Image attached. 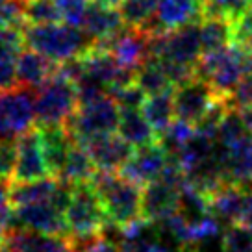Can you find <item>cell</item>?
Segmentation results:
<instances>
[{
    "label": "cell",
    "mask_w": 252,
    "mask_h": 252,
    "mask_svg": "<svg viewBox=\"0 0 252 252\" xmlns=\"http://www.w3.org/2000/svg\"><path fill=\"white\" fill-rule=\"evenodd\" d=\"M58 8L62 9V15L65 23L72 24V26H80L84 23V15L89 6V0H56Z\"/></svg>",
    "instance_id": "obj_38"
},
{
    "label": "cell",
    "mask_w": 252,
    "mask_h": 252,
    "mask_svg": "<svg viewBox=\"0 0 252 252\" xmlns=\"http://www.w3.org/2000/svg\"><path fill=\"white\" fill-rule=\"evenodd\" d=\"M245 134H249V132H247V126H245L243 117H241V111L236 108H228L222 121H220L215 141L228 147L232 143H236L237 139H241Z\"/></svg>",
    "instance_id": "obj_31"
},
{
    "label": "cell",
    "mask_w": 252,
    "mask_h": 252,
    "mask_svg": "<svg viewBox=\"0 0 252 252\" xmlns=\"http://www.w3.org/2000/svg\"><path fill=\"white\" fill-rule=\"evenodd\" d=\"M198 30H200L202 54L215 52L234 43L232 21L224 17H202L198 23Z\"/></svg>",
    "instance_id": "obj_24"
},
{
    "label": "cell",
    "mask_w": 252,
    "mask_h": 252,
    "mask_svg": "<svg viewBox=\"0 0 252 252\" xmlns=\"http://www.w3.org/2000/svg\"><path fill=\"white\" fill-rule=\"evenodd\" d=\"M35 121V89L17 86L0 91V141L30 130Z\"/></svg>",
    "instance_id": "obj_8"
},
{
    "label": "cell",
    "mask_w": 252,
    "mask_h": 252,
    "mask_svg": "<svg viewBox=\"0 0 252 252\" xmlns=\"http://www.w3.org/2000/svg\"><path fill=\"white\" fill-rule=\"evenodd\" d=\"M93 4H100V6H108V8H121V4L125 0H89Z\"/></svg>",
    "instance_id": "obj_43"
},
{
    "label": "cell",
    "mask_w": 252,
    "mask_h": 252,
    "mask_svg": "<svg viewBox=\"0 0 252 252\" xmlns=\"http://www.w3.org/2000/svg\"><path fill=\"white\" fill-rule=\"evenodd\" d=\"M23 2H26V0H23Z\"/></svg>",
    "instance_id": "obj_47"
},
{
    "label": "cell",
    "mask_w": 252,
    "mask_h": 252,
    "mask_svg": "<svg viewBox=\"0 0 252 252\" xmlns=\"http://www.w3.org/2000/svg\"><path fill=\"white\" fill-rule=\"evenodd\" d=\"M241 111V117H243V123L247 126V132L252 134V108H245V110H239Z\"/></svg>",
    "instance_id": "obj_42"
},
{
    "label": "cell",
    "mask_w": 252,
    "mask_h": 252,
    "mask_svg": "<svg viewBox=\"0 0 252 252\" xmlns=\"http://www.w3.org/2000/svg\"><path fill=\"white\" fill-rule=\"evenodd\" d=\"M198 23L200 21L189 23L186 26L167 30L159 35L150 37V54H152L150 58L195 67V63L198 62V58L202 54Z\"/></svg>",
    "instance_id": "obj_7"
},
{
    "label": "cell",
    "mask_w": 252,
    "mask_h": 252,
    "mask_svg": "<svg viewBox=\"0 0 252 252\" xmlns=\"http://www.w3.org/2000/svg\"><path fill=\"white\" fill-rule=\"evenodd\" d=\"M4 237H6V228L0 224V245H2V241H4Z\"/></svg>",
    "instance_id": "obj_45"
},
{
    "label": "cell",
    "mask_w": 252,
    "mask_h": 252,
    "mask_svg": "<svg viewBox=\"0 0 252 252\" xmlns=\"http://www.w3.org/2000/svg\"><path fill=\"white\" fill-rule=\"evenodd\" d=\"M159 0H125L121 4V15L126 26L139 28L156 13Z\"/></svg>",
    "instance_id": "obj_29"
},
{
    "label": "cell",
    "mask_w": 252,
    "mask_h": 252,
    "mask_svg": "<svg viewBox=\"0 0 252 252\" xmlns=\"http://www.w3.org/2000/svg\"><path fill=\"white\" fill-rule=\"evenodd\" d=\"M78 110V93L71 80L56 72L35 89V121L39 126L65 125Z\"/></svg>",
    "instance_id": "obj_5"
},
{
    "label": "cell",
    "mask_w": 252,
    "mask_h": 252,
    "mask_svg": "<svg viewBox=\"0 0 252 252\" xmlns=\"http://www.w3.org/2000/svg\"><path fill=\"white\" fill-rule=\"evenodd\" d=\"M222 169L228 182L239 186L252 184V134H245L232 145H222Z\"/></svg>",
    "instance_id": "obj_16"
},
{
    "label": "cell",
    "mask_w": 252,
    "mask_h": 252,
    "mask_svg": "<svg viewBox=\"0 0 252 252\" xmlns=\"http://www.w3.org/2000/svg\"><path fill=\"white\" fill-rule=\"evenodd\" d=\"M180 191L182 188L173 186L161 178L145 186L141 197L143 219L150 222H161L163 219L176 213L178 204H180Z\"/></svg>",
    "instance_id": "obj_15"
},
{
    "label": "cell",
    "mask_w": 252,
    "mask_h": 252,
    "mask_svg": "<svg viewBox=\"0 0 252 252\" xmlns=\"http://www.w3.org/2000/svg\"><path fill=\"white\" fill-rule=\"evenodd\" d=\"M232 30H234V43L252 48V4L232 21Z\"/></svg>",
    "instance_id": "obj_37"
},
{
    "label": "cell",
    "mask_w": 252,
    "mask_h": 252,
    "mask_svg": "<svg viewBox=\"0 0 252 252\" xmlns=\"http://www.w3.org/2000/svg\"><path fill=\"white\" fill-rule=\"evenodd\" d=\"M213 150H215V139L195 132L193 137L178 150L176 159L182 165V169L186 171V174H189L200 165H204L206 161L213 156Z\"/></svg>",
    "instance_id": "obj_26"
},
{
    "label": "cell",
    "mask_w": 252,
    "mask_h": 252,
    "mask_svg": "<svg viewBox=\"0 0 252 252\" xmlns=\"http://www.w3.org/2000/svg\"><path fill=\"white\" fill-rule=\"evenodd\" d=\"M125 26L126 24L121 15V9L89 2L84 15V23H82V30L86 32L91 41H104L108 37H113Z\"/></svg>",
    "instance_id": "obj_19"
},
{
    "label": "cell",
    "mask_w": 252,
    "mask_h": 252,
    "mask_svg": "<svg viewBox=\"0 0 252 252\" xmlns=\"http://www.w3.org/2000/svg\"><path fill=\"white\" fill-rule=\"evenodd\" d=\"M224 102L228 108H236V110L252 108V71L245 74L241 82L232 89V93L224 98Z\"/></svg>",
    "instance_id": "obj_35"
},
{
    "label": "cell",
    "mask_w": 252,
    "mask_h": 252,
    "mask_svg": "<svg viewBox=\"0 0 252 252\" xmlns=\"http://www.w3.org/2000/svg\"><path fill=\"white\" fill-rule=\"evenodd\" d=\"M239 2H243V4H251V0H239Z\"/></svg>",
    "instance_id": "obj_46"
},
{
    "label": "cell",
    "mask_w": 252,
    "mask_h": 252,
    "mask_svg": "<svg viewBox=\"0 0 252 252\" xmlns=\"http://www.w3.org/2000/svg\"><path fill=\"white\" fill-rule=\"evenodd\" d=\"M52 176L48 169L47 158L41 145V135L37 126H32L24 134L17 137V163L13 182H35Z\"/></svg>",
    "instance_id": "obj_11"
},
{
    "label": "cell",
    "mask_w": 252,
    "mask_h": 252,
    "mask_svg": "<svg viewBox=\"0 0 252 252\" xmlns=\"http://www.w3.org/2000/svg\"><path fill=\"white\" fill-rule=\"evenodd\" d=\"M93 43L106 48L121 67L132 69V71H137L152 56L150 54V35L145 30L134 28V26H125L113 37H108L104 41H93Z\"/></svg>",
    "instance_id": "obj_9"
},
{
    "label": "cell",
    "mask_w": 252,
    "mask_h": 252,
    "mask_svg": "<svg viewBox=\"0 0 252 252\" xmlns=\"http://www.w3.org/2000/svg\"><path fill=\"white\" fill-rule=\"evenodd\" d=\"M23 33L26 47L37 50L56 63L78 58L93 45L86 32L69 23L24 24Z\"/></svg>",
    "instance_id": "obj_3"
},
{
    "label": "cell",
    "mask_w": 252,
    "mask_h": 252,
    "mask_svg": "<svg viewBox=\"0 0 252 252\" xmlns=\"http://www.w3.org/2000/svg\"><path fill=\"white\" fill-rule=\"evenodd\" d=\"M226 252H252V230L241 224H230L222 234Z\"/></svg>",
    "instance_id": "obj_32"
},
{
    "label": "cell",
    "mask_w": 252,
    "mask_h": 252,
    "mask_svg": "<svg viewBox=\"0 0 252 252\" xmlns=\"http://www.w3.org/2000/svg\"><path fill=\"white\" fill-rule=\"evenodd\" d=\"M24 26L23 0H0V30Z\"/></svg>",
    "instance_id": "obj_34"
},
{
    "label": "cell",
    "mask_w": 252,
    "mask_h": 252,
    "mask_svg": "<svg viewBox=\"0 0 252 252\" xmlns=\"http://www.w3.org/2000/svg\"><path fill=\"white\" fill-rule=\"evenodd\" d=\"M65 224L69 239H91L104 234L108 217L93 182L74 184L65 208Z\"/></svg>",
    "instance_id": "obj_4"
},
{
    "label": "cell",
    "mask_w": 252,
    "mask_h": 252,
    "mask_svg": "<svg viewBox=\"0 0 252 252\" xmlns=\"http://www.w3.org/2000/svg\"><path fill=\"white\" fill-rule=\"evenodd\" d=\"M17 163V141H0V182L11 184Z\"/></svg>",
    "instance_id": "obj_36"
},
{
    "label": "cell",
    "mask_w": 252,
    "mask_h": 252,
    "mask_svg": "<svg viewBox=\"0 0 252 252\" xmlns=\"http://www.w3.org/2000/svg\"><path fill=\"white\" fill-rule=\"evenodd\" d=\"M121 108L115 98L110 94H102L87 104H80L65 126L74 137V141L84 143L91 137L104 134H113L119 128Z\"/></svg>",
    "instance_id": "obj_6"
},
{
    "label": "cell",
    "mask_w": 252,
    "mask_h": 252,
    "mask_svg": "<svg viewBox=\"0 0 252 252\" xmlns=\"http://www.w3.org/2000/svg\"><path fill=\"white\" fill-rule=\"evenodd\" d=\"M21 52H9L2 50L0 52V91L13 89L19 86L17 82V60Z\"/></svg>",
    "instance_id": "obj_33"
},
{
    "label": "cell",
    "mask_w": 252,
    "mask_h": 252,
    "mask_svg": "<svg viewBox=\"0 0 252 252\" xmlns=\"http://www.w3.org/2000/svg\"><path fill=\"white\" fill-rule=\"evenodd\" d=\"M117 134L134 149L158 141V134L149 125L141 110H121Z\"/></svg>",
    "instance_id": "obj_22"
},
{
    "label": "cell",
    "mask_w": 252,
    "mask_h": 252,
    "mask_svg": "<svg viewBox=\"0 0 252 252\" xmlns=\"http://www.w3.org/2000/svg\"><path fill=\"white\" fill-rule=\"evenodd\" d=\"M174 252H197V251H195V247H193V245H184V247L176 249Z\"/></svg>",
    "instance_id": "obj_44"
},
{
    "label": "cell",
    "mask_w": 252,
    "mask_h": 252,
    "mask_svg": "<svg viewBox=\"0 0 252 252\" xmlns=\"http://www.w3.org/2000/svg\"><path fill=\"white\" fill-rule=\"evenodd\" d=\"M62 9L56 0H26L24 2V24L62 23Z\"/></svg>",
    "instance_id": "obj_28"
},
{
    "label": "cell",
    "mask_w": 252,
    "mask_h": 252,
    "mask_svg": "<svg viewBox=\"0 0 252 252\" xmlns=\"http://www.w3.org/2000/svg\"><path fill=\"white\" fill-rule=\"evenodd\" d=\"M135 84L139 86V89L147 96L174 91L173 82H171L169 74L165 72L163 65H161V62L158 58H150L149 62L137 69V72H135Z\"/></svg>",
    "instance_id": "obj_27"
},
{
    "label": "cell",
    "mask_w": 252,
    "mask_h": 252,
    "mask_svg": "<svg viewBox=\"0 0 252 252\" xmlns=\"http://www.w3.org/2000/svg\"><path fill=\"white\" fill-rule=\"evenodd\" d=\"M91 182L100 197L108 217V224L121 230L143 217V191L139 184L128 180L121 173H110V171H98Z\"/></svg>",
    "instance_id": "obj_2"
},
{
    "label": "cell",
    "mask_w": 252,
    "mask_h": 252,
    "mask_svg": "<svg viewBox=\"0 0 252 252\" xmlns=\"http://www.w3.org/2000/svg\"><path fill=\"white\" fill-rule=\"evenodd\" d=\"M60 63L52 62L50 58L43 56L37 50H23L17 60V82L19 86L28 89H37L48 80L56 76Z\"/></svg>",
    "instance_id": "obj_18"
},
{
    "label": "cell",
    "mask_w": 252,
    "mask_h": 252,
    "mask_svg": "<svg viewBox=\"0 0 252 252\" xmlns=\"http://www.w3.org/2000/svg\"><path fill=\"white\" fill-rule=\"evenodd\" d=\"M82 252H121V251H119L117 241H113V239H110V237H106L102 234L93 245H89Z\"/></svg>",
    "instance_id": "obj_41"
},
{
    "label": "cell",
    "mask_w": 252,
    "mask_h": 252,
    "mask_svg": "<svg viewBox=\"0 0 252 252\" xmlns=\"http://www.w3.org/2000/svg\"><path fill=\"white\" fill-rule=\"evenodd\" d=\"M245 189H247V193H245V202L243 208H241V215H239L237 224L252 230V186H247Z\"/></svg>",
    "instance_id": "obj_40"
},
{
    "label": "cell",
    "mask_w": 252,
    "mask_h": 252,
    "mask_svg": "<svg viewBox=\"0 0 252 252\" xmlns=\"http://www.w3.org/2000/svg\"><path fill=\"white\" fill-rule=\"evenodd\" d=\"M169 159H171V154L163 149V145L159 141H154L145 147H137L119 173L145 188L150 182L159 178Z\"/></svg>",
    "instance_id": "obj_12"
},
{
    "label": "cell",
    "mask_w": 252,
    "mask_h": 252,
    "mask_svg": "<svg viewBox=\"0 0 252 252\" xmlns=\"http://www.w3.org/2000/svg\"><path fill=\"white\" fill-rule=\"evenodd\" d=\"M80 145H84L87 152L91 154L98 171H110V173H119L135 150L117 132L96 135V137H91Z\"/></svg>",
    "instance_id": "obj_13"
},
{
    "label": "cell",
    "mask_w": 252,
    "mask_h": 252,
    "mask_svg": "<svg viewBox=\"0 0 252 252\" xmlns=\"http://www.w3.org/2000/svg\"><path fill=\"white\" fill-rule=\"evenodd\" d=\"M37 128H39L41 145H43V152L47 158L50 174L60 178L65 159L69 156V150L74 145V137L65 125H37Z\"/></svg>",
    "instance_id": "obj_17"
},
{
    "label": "cell",
    "mask_w": 252,
    "mask_h": 252,
    "mask_svg": "<svg viewBox=\"0 0 252 252\" xmlns=\"http://www.w3.org/2000/svg\"><path fill=\"white\" fill-rule=\"evenodd\" d=\"M0 252H76L67 236H52L24 228L6 232Z\"/></svg>",
    "instance_id": "obj_14"
},
{
    "label": "cell",
    "mask_w": 252,
    "mask_h": 252,
    "mask_svg": "<svg viewBox=\"0 0 252 252\" xmlns=\"http://www.w3.org/2000/svg\"><path fill=\"white\" fill-rule=\"evenodd\" d=\"M251 4H252V0H251Z\"/></svg>",
    "instance_id": "obj_48"
},
{
    "label": "cell",
    "mask_w": 252,
    "mask_h": 252,
    "mask_svg": "<svg viewBox=\"0 0 252 252\" xmlns=\"http://www.w3.org/2000/svg\"><path fill=\"white\" fill-rule=\"evenodd\" d=\"M173 100L176 119L195 126L208 111L212 110V106L219 100V96L204 80L195 76L186 84L174 87Z\"/></svg>",
    "instance_id": "obj_10"
},
{
    "label": "cell",
    "mask_w": 252,
    "mask_h": 252,
    "mask_svg": "<svg viewBox=\"0 0 252 252\" xmlns=\"http://www.w3.org/2000/svg\"><path fill=\"white\" fill-rule=\"evenodd\" d=\"M154 19L163 30H174L202 19V0H159Z\"/></svg>",
    "instance_id": "obj_21"
},
{
    "label": "cell",
    "mask_w": 252,
    "mask_h": 252,
    "mask_svg": "<svg viewBox=\"0 0 252 252\" xmlns=\"http://www.w3.org/2000/svg\"><path fill=\"white\" fill-rule=\"evenodd\" d=\"M193 134H195V126L189 125V123H184L180 119H176V121L171 123V126L167 128L165 132L158 137V141L163 145V149L171 156H176L178 150L193 137Z\"/></svg>",
    "instance_id": "obj_30"
},
{
    "label": "cell",
    "mask_w": 252,
    "mask_h": 252,
    "mask_svg": "<svg viewBox=\"0 0 252 252\" xmlns=\"http://www.w3.org/2000/svg\"><path fill=\"white\" fill-rule=\"evenodd\" d=\"M98 173V169L94 165L93 158L87 152L84 145L74 141V145L69 150V156L65 159L63 171L60 174V178L67 184H84V182H91L94 178V174Z\"/></svg>",
    "instance_id": "obj_23"
},
{
    "label": "cell",
    "mask_w": 252,
    "mask_h": 252,
    "mask_svg": "<svg viewBox=\"0 0 252 252\" xmlns=\"http://www.w3.org/2000/svg\"><path fill=\"white\" fill-rule=\"evenodd\" d=\"M252 71V48L239 43L204 52L195 63V76L204 80L219 98H226L232 89Z\"/></svg>",
    "instance_id": "obj_1"
},
{
    "label": "cell",
    "mask_w": 252,
    "mask_h": 252,
    "mask_svg": "<svg viewBox=\"0 0 252 252\" xmlns=\"http://www.w3.org/2000/svg\"><path fill=\"white\" fill-rule=\"evenodd\" d=\"M247 189L234 182H224L210 195V213L220 224H237Z\"/></svg>",
    "instance_id": "obj_20"
},
{
    "label": "cell",
    "mask_w": 252,
    "mask_h": 252,
    "mask_svg": "<svg viewBox=\"0 0 252 252\" xmlns=\"http://www.w3.org/2000/svg\"><path fill=\"white\" fill-rule=\"evenodd\" d=\"M0 224L6 230H13V224H15L13 202L9 197V184L6 182H0Z\"/></svg>",
    "instance_id": "obj_39"
},
{
    "label": "cell",
    "mask_w": 252,
    "mask_h": 252,
    "mask_svg": "<svg viewBox=\"0 0 252 252\" xmlns=\"http://www.w3.org/2000/svg\"><path fill=\"white\" fill-rule=\"evenodd\" d=\"M141 111L143 115H145V119L149 121V125L154 128L158 137H159L171 126V123H173L174 119H176L173 91L147 96L141 106Z\"/></svg>",
    "instance_id": "obj_25"
}]
</instances>
